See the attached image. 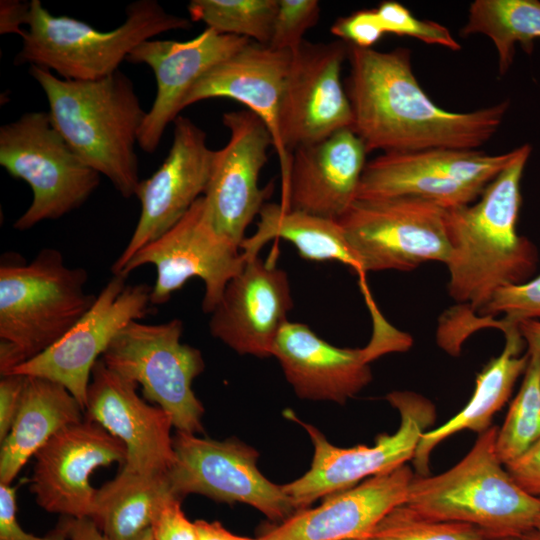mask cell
Instances as JSON below:
<instances>
[{"mask_svg": "<svg viewBox=\"0 0 540 540\" xmlns=\"http://www.w3.org/2000/svg\"><path fill=\"white\" fill-rule=\"evenodd\" d=\"M367 153L350 128L296 148L280 204L338 220L357 199Z\"/></svg>", "mask_w": 540, "mask_h": 540, "instance_id": "obj_23", "label": "cell"}, {"mask_svg": "<svg viewBox=\"0 0 540 540\" xmlns=\"http://www.w3.org/2000/svg\"><path fill=\"white\" fill-rule=\"evenodd\" d=\"M30 491L45 511L92 518L97 489L90 476L98 468L126 461L123 443L99 424L83 419L55 434L35 455Z\"/></svg>", "mask_w": 540, "mask_h": 540, "instance_id": "obj_19", "label": "cell"}, {"mask_svg": "<svg viewBox=\"0 0 540 540\" xmlns=\"http://www.w3.org/2000/svg\"><path fill=\"white\" fill-rule=\"evenodd\" d=\"M250 42L245 37L206 28L188 41L150 39L138 45L126 61L148 65L156 79L155 99L139 131L140 148L146 153L155 152L197 80Z\"/></svg>", "mask_w": 540, "mask_h": 540, "instance_id": "obj_22", "label": "cell"}, {"mask_svg": "<svg viewBox=\"0 0 540 540\" xmlns=\"http://www.w3.org/2000/svg\"><path fill=\"white\" fill-rule=\"evenodd\" d=\"M194 523L198 540H259L233 534L217 521L196 520Z\"/></svg>", "mask_w": 540, "mask_h": 540, "instance_id": "obj_44", "label": "cell"}, {"mask_svg": "<svg viewBox=\"0 0 540 540\" xmlns=\"http://www.w3.org/2000/svg\"><path fill=\"white\" fill-rule=\"evenodd\" d=\"M16 510V488L0 483V540H68L69 517L51 533L35 536L21 527Z\"/></svg>", "mask_w": 540, "mask_h": 540, "instance_id": "obj_38", "label": "cell"}, {"mask_svg": "<svg viewBox=\"0 0 540 540\" xmlns=\"http://www.w3.org/2000/svg\"><path fill=\"white\" fill-rule=\"evenodd\" d=\"M244 263L240 248L210 222L201 196L174 226L139 249L116 275L127 277L143 265H153L152 305L167 303L188 280L199 278L204 284L202 310L211 313Z\"/></svg>", "mask_w": 540, "mask_h": 540, "instance_id": "obj_13", "label": "cell"}, {"mask_svg": "<svg viewBox=\"0 0 540 540\" xmlns=\"http://www.w3.org/2000/svg\"><path fill=\"white\" fill-rule=\"evenodd\" d=\"M479 313L503 314V324H514L525 319L540 321V274L522 284L500 288Z\"/></svg>", "mask_w": 540, "mask_h": 540, "instance_id": "obj_36", "label": "cell"}, {"mask_svg": "<svg viewBox=\"0 0 540 540\" xmlns=\"http://www.w3.org/2000/svg\"><path fill=\"white\" fill-rule=\"evenodd\" d=\"M88 273L65 264L62 253L44 248L29 262L3 255L0 264V373L57 343L91 308Z\"/></svg>", "mask_w": 540, "mask_h": 540, "instance_id": "obj_4", "label": "cell"}, {"mask_svg": "<svg viewBox=\"0 0 540 540\" xmlns=\"http://www.w3.org/2000/svg\"><path fill=\"white\" fill-rule=\"evenodd\" d=\"M258 216L256 231L240 246L245 259L257 256L270 239L282 238L295 246L303 259L337 261L359 271L337 220L288 209L280 203H265Z\"/></svg>", "mask_w": 540, "mask_h": 540, "instance_id": "obj_28", "label": "cell"}, {"mask_svg": "<svg viewBox=\"0 0 540 540\" xmlns=\"http://www.w3.org/2000/svg\"><path fill=\"white\" fill-rule=\"evenodd\" d=\"M476 33L492 40L498 53L499 74L503 76L513 63L516 44L530 54L534 40L540 39V1L476 0L470 5L461 35Z\"/></svg>", "mask_w": 540, "mask_h": 540, "instance_id": "obj_30", "label": "cell"}, {"mask_svg": "<svg viewBox=\"0 0 540 540\" xmlns=\"http://www.w3.org/2000/svg\"><path fill=\"white\" fill-rule=\"evenodd\" d=\"M172 494L167 473L145 475L121 469L97 489L91 519L108 540H137L151 528L159 507Z\"/></svg>", "mask_w": 540, "mask_h": 540, "instance_id": "obj_29", "label": "cell"}, {"mask_svg": "<svg viewBox=\"0 0 540 540\" xmlns=\"http://www.w3.org/2000/svg\"><path fill=\"white\" fill-rule=\"evenodd\" d=\"M187 9L191 21L203 22L220 34L268 45L278 0H191Z\"/></svg>", "mask_w": 540, "mask_h": 540, "instance_id": "obj_31", "label": "cell"}, {"mask_svg": "<svg viewBox=\"0 0 540 540\" xmlns=\"http://www.w3.org/2000/svg\"><path fill=\"white\" fill-rule=\"evenodd\" d=\"M537 529H538V530L540 531V525L538 526V528H537Z\"/></svg>", "mask_w": 540, "mask_h": 540, "instance_id": "obj_49", "label": "cell"}, {"mask_svg": "<svg viewBox=\"0 0 540 540\" xmlns=\"http://www.w3.org/2000/svg\"><path fill=\"white\" fill-rule=\"evenodd\" d=\"M0 165L33 193L13 224L18 231L79 208L100 184V174L77 156L45 111L27 112L0 127Z\"/></svg>", "mask_w": 540, "mask_h": 540, "instance_id": "obj_7", "label": "cell"}, {"mask_svg": "<svg viewBox=\"0 0 540 540\" xmlns=\"http://www.w3.org/2000/svg\"><path fill=\"white\" fill-rule=\"evenodd\" d=\"M404 348L395 333L374 335L365 348H340L320 338L308 325L288 321L273 348L287 382L305 400L344 404L372 380L369 363Z\"/></svg>", "mask_w": 540, "mask_h": 540, "instance_id": "obj_17", "label": "cell"}, {"mask_svg": "<svg viewBox=\"0 0 540 540\" xmlns=\"http://www.w3.org/2000/svg\"><path fill=\"white\" fill-rule=\"evenodd\" d=\"M183 322L132 321L112 340L101 357L122 378L141 385L146 399L164 409L177 431H203L204 407L192 383L205 369L199 349L182 343Z\"/></svg>", "mask_w": 540, "mask_h": 540, "instance_id": "obj_8", "label": "cell"}, {"mask_svg": "<svg viewBox=\"0 0 540 540\" xmlns=\"http://www.w3.org/2000/svg\"><path fill=\"white\" fill-rule=\"evenodd\" d=\"M488 540H513L511 538H505V539H488Z\"/></svg>", "mask_w": 540, "mask_h": 540, "instance_id": "obj_48", "label": "cell"}, {"mask_svg": "<svg viewBox=\"0 0 540 540\" xmlns=\"http://www.w3.org/2000/svg\"><path fill=\"white\" fill-rule=\"evenodd\" d=\"M513 325L518 330L520 336L527 345L528 353H540V321L525 319L518 321Z\"/></svg>", "mask_w": 540, "mask_h": 540, "instance_id": "obj_45", "label": "cell"}, {"mask_svg": "<svg viewBox=\"0 0 540 540\" xmlns=\"http://www.w3.org/2000/svg\"><path fill=\"white\" fill-rule=\"evenodd\" d=\"M513 540H540V531L538 529H534L517 538H514Z\"/></svg>", "mask_w": 540, "mask_h": 540, "instance_id": "obj_46", "label": "cell"}, {"mask_svg": "<svg viewBox=\"0 0 540 540\" xmlns=\"http://www.w3.org/2000/svg\"><path fill=\"white\" fill-rule=\"evenodd\" d=\"M222 123L230 133L229 140L216 150L203 197L216 231L240 248L271 190L261 189L258 180L273 139L263 121L249 110L226 112Z\"/></svg>", "mask_w": 540, "mask_h": 540, "instance_id": "obj_18", "label": "cell"}, {"mask_svg": "<svg viewBox=\"0 0 540 540\" xmlns=\"http://www.w3.org/2000/svg\"><path fill=\"white\" fill-rule=\"evenodd\" d=\"M363 540H488L472 525L425 517L406 504L392 509Z\"/></svg>", "mask_w": 540, "mask_h": 540, "instance_id": "obj_33", "label": "cell"}, {"mask_svg": "<svg viewBox=\"0 0 540 540\" xmlns=\"http://www.w3.org/2000/svg\"><path fill=\"white\" fill-rule=\"evenodd\" d=\"M361 540H363V539H361Z\"/></svg>", "mask_w": 540, "mask_h": 540, "instance_id": "obj_50", "label": "cell"}, {"mask_svg": "<svg viewBox=\"0 0 540 540\" xmlns=\"http://www.w3.org/2000/svg\"><path fill=\"white\" fill-rule=\"evenodd\" d=\"M506 343L501 354L477 375L475 390L463 409L441 426L425 431L416 448L413 463L416 475H429V460L434 448L463 430L482 433L489 429L493 415L509 399L513 387L527 368L529 354L520 355L525 342L513 325H502Z\"/></svg>", "mask_w": 540, "mask_h": 540, "instance_id": "obj_27", "label": "cell"}, {"mask_svg": "<svg viewBox=\"0 0 540 540\" xmlns=\"http://www.w3.org/2000/svg\"><path fill=\"white\" fill-rule=\"evenodd\" d=\"M83 408L61 384L25 376L20 406L1 441L0 483L11 485L27 461L63 428L83 420Z\"/></svg>", "mask_w": 540, "mask_h": 540, "instance_id": "obj_26", "label": "cell"}, {"mask_svg": "<svg viewBox=\"0 0 540 540\" xmlns=\"http://www.w3.org/2000/svg\"><path fill=\"white\" fill-rule=\"evenodd\" d=\"M386 399L398 410L400 426L393 434L378 435L373 446H335L318 428L285 412L305 429L314 449L309 470L282 485L297 511L360 481L392 472L413 459L422 434L435 420V407L430 400L411 391H393Z\"/></svg>", "mask_w": 540, "mask_h": 540, "instance_id": "obj_9", "label": "cell"}, {"mask_svg": "<svg viewBox=\"0 0 540 540\" xmlns=\"http://www.w3.org/2000/svg\"><path fill=\"white\" fill-rule=\"evenodd\" d=\"M504 467L520 488L530 495L540 497V439Z\"/></svg>", "mask_w": 540, "mask_h": 540, "instance_id": "obj_40", "label": "cell"}, {"mask_svg": "<svg viewBox=\"0 0 540 540\" xmlns=\"http://www.w3.org/2000/svg\"><path fill=\"white\" fill-rule=\"evenodd\" d=\"M292 56L290 51L251 41L203 74L182 103L183 110L202 100L225 97L246 105L272 136L280 162L282 187L288 178L291 154L282 143L279 115Z\"/></svg>", "mask_w": 540, "mask_h": 540, "instance_id": "obj_24", "label": "cell"}, {"mask_svg": "<svg viewBox=\"0 0 540 540\" xmlns=\"http://www.w3.org/2000/svg\"><path fill=\"white\" fill-rule=\"evenodd\" d=\"M125 14L120 26L101 31L76 18L52 15L40 0H32L14 64L46 68L63 79L98 80L118 71L142 42L192 27L190 18L168 13L157 0L129 3Z\"/></svg>", "mask_w": 540, "mask_h": 540, "instance_id": "obj_6", "label": "cell"}, {"mask_svg": "<svg viewBox=\"0 0 540 540\" xmlns=\"http://www.w3.org/2000/svg\"><path fill=\"white\" fill-rule=\"evenodd\" d=\"M345 90L351 130L369 152L477 150L500 127L509 101L458 113L437 106L420 87L406 48L381 52L348 44Z\"/></svg>", "mask_w": 540, "mask_h": 540, "instance_id": "obj_1", "label": "cell"}, {"mask_svg": "<svg viewBox=\"0 0 540 540\" xmlns=\"http://www.w3.org/2000/svg\"><path fill=\"white\" fill-rule=\"evenodd\" d=\"M293 305L287 272L257 255L227 283L209 330L240 355L267 358Z\"/></svg>", "mask_w": 540, "mask_h": 540, "instance_id": "obj_20", "label": "cell"}, {"mask_svg": "<svg viewBox=\"0 0 540 540\" xmlns=\"http://www.w3.org/2000/svg\"><path fill=\"white\" fill-rule=\"evenodd\" d=\"M330 32L349 45L372 48L385 34L376 9H363L338 18Z\"/></svg>", "mask_w": 540, "mask_h": 540, "instance_id": "obj_37", "label": "cell"}, {"mask_svg": "<svg viewBox=\"0 0 540 540\" xmlns=\"http://www.w3.org/2000/svg\"><path fill=\"white\" fill-rule=\"evenodd\" d=\"M446 210L417 197L357 199L337 220L359 271H410L447 263Z\"/></svg>", "mask_w": 540, "mask_h": 540, "instance_id": "obj_10", "label": "cell"}, {"mask_svg": "<svg viewBox=\"0 0 540 540\" xmlns=\"http://www.w3.org/2000/svg\"><path fill=\"white\" fill-rule=\"evenodd\" d=\"M137 540H155L152 535L151 528Z\"/></svg>", "mask_w": 540, "mask_h": 540, "instance_id": "obj_47", "label": "cell"}, {"mask_svg": "<svg viewBox=\"0 0 540 540\" xmlns=\"http://www.w3.org/2000/svg\"><path fill=\"white\" fill-rule=\"evenodd\" d=\"M517 150L500 155L462 149L383 153L366 163L357 199L410 196L444 209L469 205Z\"/></svg>", "mask_w": 540, "mask_h": 540, "instance_id": "obj_11", "label": "cell"}, {"mask_svg": "<svg viewBox=\"0 0 540 540\" xmlns=\"http://www.w3.org/2000/svg\"><path fill=\"white\" fill-rule=\"evenodd\" d=\"M31 12V1L1 0L0 1V34H17L23 38Z\"/></svg>", "mask_w": 540, "mask_h": 540, "instance_id": "obj_42", "label": "cell"}, {"mask_svg": "<svg viewBox=\"0 0 540 540\" xmlns=\"http://www.w3.org/2000/svg\"><path fill=\"white\" fill-rule=\"evenodd\" d=\"M29 73L46 95L52 124L77 156L122 197L135 196V147L147 112L132 80L120 70L92 81L63 79L38 66Z\"/></svg>", "mask_w": 540, "mask_h": 540, "instance_id": "obj_3", "label": "cell"}, {"mask_svg": "<svg viewBox=\"0 0 540 540\" xmlns=\"http://www.w3.org/2000/svg\"><path fill=\"white\" fill-rule=\"evenodd\" d=\"M25 376L3 375L0 380V441L8 434L18 412Z\"/></svg>", "mask_w": 540, "mask_h": 540, "instance_id": "obj_41", "label": "cell"}, {"mask_svg": "<svg viewBox=\"0 0 540 540\" xmlns=\"http://www.w3.org/2000/svg\"><path fill=\"white\" fill-rule=\"evenodd\" d=\"M113 275L94 304L53 346L9 374L45 378L63 385L83 410L94 365L117 334L151 312L152 286L127 285Z\"/></svg>", "mask_w": 540, "mask_h": 540, "instance_id": "obj_14", "label": "cell"}, {"mask_svg": "<svg viewBox=\"0 0 540 540\" xmlns=\"http://www.w3.org/2000/svg\"><path fill=\"white\" fill-rule=\"evenodd\" d=\"M414 477L405 464L328 495L315 508L295 512L259 540H361L395 507L406 502Z\"/></svg>", "mask_w": 540, "mask_h": 540, "instance_id": "obj_25", "label": "cell"}, {"mask_svg": "<svg viewBox=\"0 0 540 540\" xmlns=\"http://www.w3.org/2000/svg\"><path fill=\"white\" fill-rule=\"evenodd\" d=\"M181 500L172 494L159 507L151 525L155 540H198L195 523L185 516Z\"/></svg>", "mask_w": 540, "mask_h": 540, "instance_id": "obj_39", "label": "cell"}, {"mask_svg": "<svg viewBox=\"0 0 540 540\" xmlns=\"http://www.w3.org/2000/svg\"><path fill=\"white\" fill-rule=\"evenodd\" d=\"M376 12L384 33L416 38L426 44L439 45L457 51L461 48L449 29L435 21L421 20L401 3L383 1Z\"/></svg>", "mask_w": 540, "mask_h": 540, "instance_id": "obj_34", "label": "cell"}, {"mask_svg": "<svg viewBox=\"0 0 540 540\" xmlns=\"http://www.w3.org/2000/svg\"><path fill=\"white\" fill-rule=\"evenodd\" d=\"M528 354L520 390L496 436V453L503 465L520 457L540 439V353Z\"/></svg>", "mask_w": 540, "mask_h": 540, "instance_id": "obj_32", "label": "cell"}, {"mask_svg": "<svg viewBox=\"0 0 540 540\" xmlns=\"http://www.w3.org/2000/svg\"><path fill=\"white\" fill-rule=\"evenodd\" d=\"M348 44L304 41L293 54L282 95L279 125L285 150L318 142L352 127L351 105L341 81Z\"/></svg>", "mask_w": 540, "mask_h": 540, "instance_id": "obj_15", "label": "cell"}, {"mask_svg": "<svg viewBox=\"0 0 540 540\" xmlns=\"http://www.w3.org/2000/svg\"><path fill=\"white\" fill-rule=\"evenodd\" d=\"M173 123L167 157L137 186L140 216L126 247L111 267L113 275L119 274L139 249L174 226L207 189L216 150L209 148L206 132L191 119L178 116Z\"/></svg>", "mask_w": 540, "mask_h": 540, "instance_id": "obj_16", "label": "cell"}, {"mask_svg": "<svg viewBox=\"0 0 540 540\" xmlns=\"http://www.w3.org/2000/svg\"><path fill=\"white\" fill-rule=\"evenodd\" d=\"M173 447L175 461L167 475L178 498L199 494L219 502L247 504L280 523L297 512L283 486L258 469V451L244 442L177 431Z\"/></svg>", "mask_w": 540, "mask_h": 540, "instance_id": "obj_12", "label": "cell"}, {"mask_svg": "<svg viewBox=\"0 0 540 540\" xmlns=\"http://www.w3.org/2000/svg\"><path fill=\"white\" fill-rule=\"evenodd\" d=\"M137 385L108 369L100 359L88 387L85 419L120 440L126 449L123 470L139 474H166L175 461L173 426L161 407L143 400Z\"/></svg>", "mask_w": 540, "mask_h": 540, "instance_id": "obj_21", "label": "cell"}, {"mask_svg": "<svg viewBox=\"0 0 540 540\" xmlns=\"http://www.w3.org/2000/svg\"><path fill=\"white\" fill-rule=\"evenodd\" d=\"M531 150L529 144L518 147L476 204L446 210L449 295L478 312L497 290L528 281L537 268L536 246L516 232L520 183Z\"/></svg>", "mask_w": 540, "mask_h": 540, "instance_id": "obj_2", "label": "cell"}, {"mask_svg": "<svg viewBox=\"0 0 540 540\" xmlns=\"http://www.w3.org/2000/svg\"><path fill=\"white\" fill-rule=\"evenodd\" d=\"M498 427L479 434L467 455L435 476L414 475L404 504L439 521L482 530L488 539L517 538L540 525V497L520 488L496 453Z\"/></svg>", "mask_w": 540, "mask_h": 540, "instance_id": "obj_5", "label": "cell"}, {"mask_svg": "<svg viewBox=\"0 0 540 540\" xmlns=\"http://www.w3.org/2000/svg\"><path fill=\"white\" fill-rule=\"evenodd\" d=\"M68 540H108L91 518H70Z\"/></svg>", "mask_w": 540, "mask_h": 540, "instance_id": "obj_43", "label": "cell"}, {"mask_svg": "<svg viewBox=\"0 0 540 540\" xmlns=\"http://www.w3.org/2000/svg\"><path fill=\"white\" fill-rule=\"evenodd\" d=\"M319 17L320 4L316 0H278L268 46L295 54L304 42L305 32L318 23Z\"/></svg>", "mask_w": 540, "mask_h": 540, "instance_id": "obj_35", "label": "cell"}]
</instances>
